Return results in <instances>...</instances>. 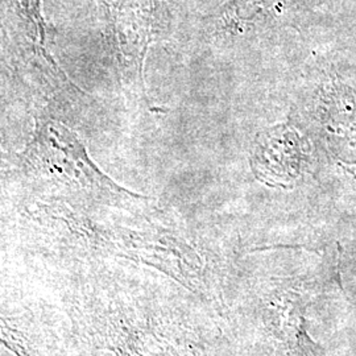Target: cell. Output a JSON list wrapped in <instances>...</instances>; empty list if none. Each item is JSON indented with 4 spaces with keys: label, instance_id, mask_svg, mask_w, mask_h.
Returning a JSON list of instances; mask_svg holds the SVG:
<instances>
[{
    "label": "cell",
    "instance_id": "obj_1",
    "mask_svg": "<svg viewBox=\"0 0 356 356\" xmlns=\"http://www.w3.org/2000/svg\"><path fill=\"white\" fill-rule=\"evenodd\" d=\"M26 159L40 173L61 182L89 191L127 193L101 172L91 161L82 141L58 122L44 120L38 124L35 138L26 148Z\"/></svg>",
    "mask_w": 356,
    "mask_h": 356
},
{
    "label": "cell",
    "instance_id": "obj_2",
    "mask_svg": "<svg viewBox=\"0 0 356 356\" xmlns=\"http://www.w3.org/2000/svg\"><path fill=\"white\" fill-rule=\"evenodd\" d=\"M20 7L24 10L26 16L32 20V23L36 26V32H38V40L41 45L45 42V31H44V23L40 15V4L38 0H19Z\"/></svg>",
    "mask_w": 356,
    "mask_h": 356
}]
</instances>
